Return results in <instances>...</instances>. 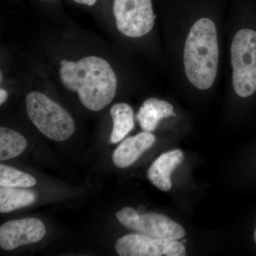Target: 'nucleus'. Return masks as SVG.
I'll return each mask as SVG.
<instances>
[{"instance_id":"obj_1","label":"nucleus","mask_w":256,"mask_h":256,"mask_svg":"<svg viewBox=\"0 0 256 256\" xmlns=\"http://www.w3.org/2000/svg\"><path fill=\"white\" fill-rule=\"evenodd\" d=\"M60 75L64 86L77 92L87 109L100 111L114 100L118 80L108 62L100 57H84L78 62L62 60Z\"/></svg>"},{"instance_id":"obj_2","label":"nucleus","mask_w":256,"mask_h":256,"mask_svg":"<svg viewBox=\"0 0 256 256\" xmlns=\"http://www.w3.org/2000/svg\"><path fill=\"white\" fill-rule=\"evenodd\" d=\"M216 28L212 20L202 18L188 32L184 50V65L188 80L204 90L213 86L218 64Z\"/></svg>"},{"instance_id":"obj_3","label":"nucleus","mask_w":256,"mask_h":256,"mask_svg":"<svg viewBox=\"0 0 256 256\" xmlns=\"http://www.w3.org/2000/svg\"><path fill=\"white\" fill-rule=\"evenodd\" d=\"M28 118L46 137L57 142L68 140L75 131V122L70 114L48 96L31 92L26 97Z\"/></svg>"},{"instance_id":"obj_4","label":"nucleus","mask_w":256,"mask_h":256,"mask_svg":"<svg viewBox=\"0 0 256 256\" xmlns=\"http://www.w3.org/2000/svg\"><path fill=\"white\" fill-rule=\"evenodd\" d=\"M230 53L234 90L240 97H249L256 90V32L244 28L237 32Z\"/></svg>"},{"instance_id":"obj_5","label":"nucleus","mask_w":256,"mask_h":256,"mask_svg":"<svg viewBox=\"0 0 256 256\" xmlns=\"http://www.w3.org/2000/svg\"><path fill=\"white\" fill-rule=\"evenodd\" d=\"M116 216L126 228L152 238L180 240L185 236L181 225L159 214H140L134 208L124 207L116 214Z\"/></svg>"},{"instance_id":"obj_6","label":"nucleus","mask_w":256,"mask_h":256,"mask_svg":"<svg viewBox=\"0 0 256 256\" xmlns=\"http://www.w3.org/2000/svg\"><path fill=\"white\" fill-rule=\"evenodd\" d=\"M112 12L116 26L124 36L142 37L154 26L152 0H114Z\"/></svg>"},{"instance_id":"obj_7","label":"nucleus","mask_w":256,"mask_h":256,"mask_svg":"<svg viewBox=\"0 0 256 256\" xmlns=\"http://www.w3.org/2000/svg\"><path fill=\"white\" fill-rule=\"evenodd\" d=\"M114 248L120 256H184L186 248L178 240L152 238L131 234L118 239Z\"/></svg>"},{"instance_id":"obj_8","label":"nucleus","mask_w":256,"mask_h":256,"mask_svg":"<svg viewBox=\"0 0 256 256\" xmlns=\"http://www.w3.org/2000/svg\"><path fill=\"white\" fill-rule=\"evenodd\" d=\"M46 234L43 222L36 218L12 220L0 226V246L12 250L41 240Z\"/></svg>"},{"instance_id":"obj_9","label":"nucleus","mask_w":256,"mask_h":256,"mask_svg":"<svg viewBox=\"0 0 256 256\" xmlns=\"http://www.w3.org/2000/svg\"><path fill=\"white\" fill-rule=\"evenodd\" d=\"M156 140L154 134L146 131L124 140L112 154L114 165L120 168L130 166L153 146Z\"/></svg>"},{"instance_id":"obj_10","label":"nucleus","mask_w":256,"mask_h":256,"mask_svg":"<svg viewBox=\"0 0 256 256\" xmlns=\"http://www.w3.org/2000/svg\"><path fill=\"white\" fill-rule=\"evenodd\" d=\"M183 160V152L180 150L164 153L151 165L148 170V178L159 190L170 191L172 188L170 176L178 165L182 164Z\"/></svg>"},{"instance_id":"obj_11","label":"nucleus","mask_w":256,"mask_h":256,"mask_svg":"<svg viewBox=\"0 0 256 256\" xmlns=\"http://www.w3.org/2000/svg\"><path fill=\"white\" fill-rule=\"evenodd\" d=\"M173 110L174 108L170 102L151 98L143 102L138 112L137 120L143 130L151 132L162 119L176 116Z\"/></svg>"},{"instance_id":"obj_12","label":"nucleus","mask_w":256,"mask_h":256,"mask_svg":"<svg viewBox=\"0 0 256 256\" xmlns=\"http://www.w3.org/2000/svg\"><path fill=\"white\" fill-rule=\"evenodd\" d=\"M110 112L114 122L110 142L116 144L124 140L134 128V114L131 106L124 102L114 104Z\"/></svg>"},{"instance_id":"obj_13","label":"nucleus","mask_w":256,"mask_h":256,"mask_svg":"<svg viewBox=\"0 0 256 256\" xmlns=\"http://www.w3.org/2000/svg\"><path fill=\"white\" fill-rule=\"evenodd\" d=\"M36 194L32 190L22 188H0V212L8 213L31 205L36 201Z\"/></svg>"},{"instance_id":"obj_14","label":"nucleus","mask_w":256,"mask_h":256,"mask_svg":"<svg viewBox=\"0 0 256 256\" xmlns=\"http://www.w3.org/2000/svg\"><path fill=\"white\" fill-rule=\"evenodd\" d=\"M28 146L22 134L10 129L0 128V160L5 161L20 156Z\"/></svg>"},{"instance_id":"obj_15","label":"nucleus","mask_w":256,"mask_h":256,"mask_svg":"<svg viewBox=\"0 0 256 256\" xmlns=\"http://www.w3.org/2000/svg\"><path fill=\"white\" fill-rule=\"evenodd\" d=\"M36 183V178L32 175L5 164L0 165V186L28 188Z\"/></svg>"},{"instance_id":"obj_16","label":"nucleus","mask_w":256,"mask_h":256,"mask_svg":"<svg viewBox=\"0 0 256 256\" xmlns=\"http://www.w3.org/2000/svg\"><path fill=\"white\" fill-rule=\"evenodd\" d=\"M75 2L78 4H85L87 6H92L97 2L98 0H74Z\"/></svg>"},{"instance_id":"obj_17","label":"nucleus","mask_w":256,"mask_h":256,"mask_svg":"<svg viewBox=\"0 0 256 256\" xmlns=\"http://www.w3.org/2000/svg\"><path fill=\"white\" fill-rule=\"evenodd\" d=\"M8 98V92L4 89H0V105H2L3 104L6 100Z\"/></svg>"},{"instance_id":"obj_18","label":"nucleus","mask_w":256,"mask_h":256,"mask_svg":"<svg viewBox=\"0 0 256 256\" xmlns=\"http://www.w3.org/2000/svg\"><path fill=\"white\" fill-rule=\"evenodd\" d=\"M254 240H255V242L256 244V229L255 230V234H254Z\"/></svg>"},{"instance_id":"obj_19","label":"nucleus","mask_w":256,"mask_h":256,"mask_svg":"<svg viewBox=\"0 0 256 256\" xmlns=\"http://www.w3.org/2000/svg\"><path fill=\"white\" fill-rule=\"evenodd\" d=\"M0 80H1V82H2V73L1 72V74H0Z\"/></svg>"}]
</instances>
